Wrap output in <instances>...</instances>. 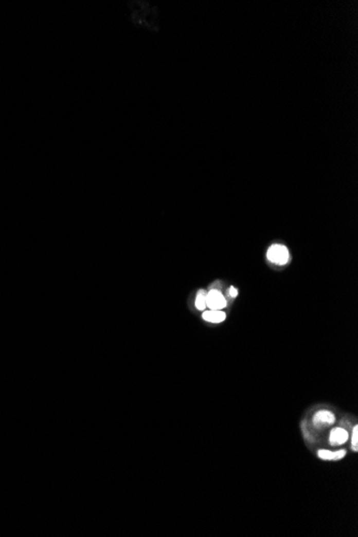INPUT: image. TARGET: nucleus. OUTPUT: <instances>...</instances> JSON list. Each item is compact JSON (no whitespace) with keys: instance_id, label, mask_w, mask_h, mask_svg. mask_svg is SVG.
I'll use <instances>...</instances> for the list:
<instances>
[{"instance_id":"9","label":"nucleus","mask_w":358,"mask_h":537,"mask_svg":"<svg viewBox=\"0 0 358 537\" xmlns=\"http://www.w3.org/2000/svg\"><path fill=\"white\" fill-rule=\"evenodd\" d=\"M228 294H229V296H231V297H236L238 292H237V290L235 288H233V286H232V288L229 289V291H228Z\"/></svg>"},{"instance_id":"7","label":"nucleus","mask_w":358,"mask_h":537,"mask_svg":"<svg viewBox=\"0 0 358 537\" xmlns=\"http://www.w3.org/2000/svg\"><path fill=\"white\" fill-rule=\"evenodd\" d=\"M206 295H207V293L205 291H203V290L199 291L196 298H195V307L199 310H205V308L207 307L206 306Z\"/></svg>"},{"instance_id":"1","label":"nucleus","mask_w":358,"mask_h":537,"mask_svg":"<svg viewBox=\"0 0 358 537\" xmlns=\"http://www.w3.org/2000/svg\"><path fill=\"white\" fill-rule=\"evenodd\" d=\"M267 257L278 265L285 264L289 260V251L282 245H273L267 251Z\"/></svg>"},{"instance_id":"8","label":"nucleus","mask_w":358,"mask_h":537,"mask_svg":"<svg viewBox=\"0 0 358 537\" xmlns=\"http://www.w3.org/2000/svg\"><path fill=\"white\" fill-rule=\"evenodd\" d=\"M352 447H353L354 452L358 451V426H355L354 429H353V433H352Z\"/></svg>"},{"instance_id":"6","label":"nucleus","mask_w":358,"mask_h":537,"mask_svg":"<svg viewBox=\"0 0 358 537\" xmlns=\"http://www.w3.org/2000/svg\"><path fill=\"white\" fill-rule=\"evenodd\" d=\"M345 454H347V452H345L344 449H341V451L338 452H330L326 451V449H321V451H318L317 453L318 457L322 460H340L345 456Z\"/></svg>"},{"instance_id":"5","label":"nucleus","mask_w":358,"mask_h":537,"mask_svg":"<svg viewBox=\"0 0 358 537\" xmlns=\"http://www.w3.org/2000/svg\"><path fill=\"white\" fill-rule=\"evenodd\" d=\"M226 316L221 310H209L203 313V319L211 323H221L225 320Z\"/></svg>"},{"instance_id":"2","label":"nucleus","mask_w":358,"mask_h":537,"mask_svg":"<svg viewBox=\"0 0 358 537\" xmlns=\"http://www.w3.org/2000/svg\"><path fill=\"white\" fill-rule=\"evenodd\" d=\"M206 306L210 310H222L226 307V301L219 291L211 290L206 295Z\"/></svg>"},{"instance_id":"4","label":"nucleus","mask_w":358,"mask_h":537,"mask_svg":"<svg viewBox=\"0 0 358 537\" xmlns=\"http://www.w3.org/2000/svg\"><path fill=\"white\" fill-rule=\"evenodd\" d=\"M336 421L335 415L329 411H319L314 415L313 422L316 427L325 426V424H332Z\"/></svg>"},{"instance_id":"3","label":"nucleus","mask_w":358,"mask_h":537,"mask_svg":"<svg viewBox=\"0 0 358 537\" xmlns=\"http://www.w3.org/2000/svg\"><path fill=\"white\" fill-rule=\"evenodd\" d=\"M349 439V433L342 428L332 429L329 435V443L332 446H339L344 444Z\"/></svg>"}]
</instances>
